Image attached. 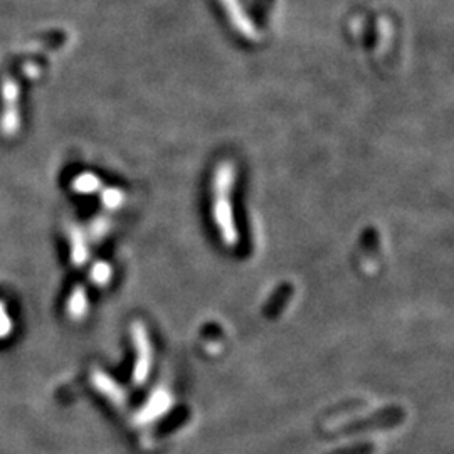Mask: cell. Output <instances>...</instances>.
<instances>
[{"label":"cell","instance_id":"cell-1","mask_svg":"<svg viewBox=\"0 0 454 454\" xmlns=\"http://www.w3.org/2000/svg\"><path fill=\"white\" fill-rule=\"evenodd\" d=\"M234 180H236L234 165L230 162H222L215 169L210 187V217L214 221L215 230L221 236L222 244L227 248H236L239 242L233 204Z\"/></svg>","mask_w":454,"mask_h":454}]
</instances>
